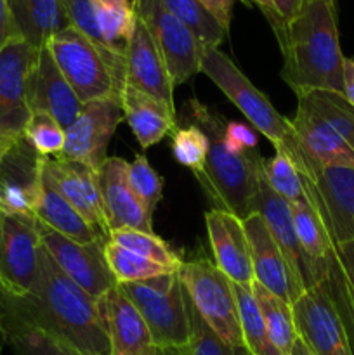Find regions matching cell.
Listing matches in <instances>:
<instances>
[{
	"label": "cell",
	"mask_w": 354,
	"mask_h": 355,
	"mask_svg": "<svg viewBox=\"0 0 354 355\" xmlns=\"http://www.w3.org/2000/svg\"><path fill=\"white\" fill-rule=\"evenodd\" d=\"M110 241L132 253L144 257V259L158 262L170 269L179 270L184 260L179 253L172 250L169 243L163 241L155 232H142L137 229H117L110 232Z\"/></svg>",
	"instance_id": "35"
},
{
	"label": "cell",
	"mask_w": 354,
	"mask_h": 355,
	"mask_svg": "<svg viewBox=\"0 0 354 355\" xmlns=\"http://www.w3.org/2000/svg\"><path fill=\"white\" fill-rule=\"evenodd\" d=\"M290 355H314V354H312L311 350L307 349V345H305V343L302 342V340L297 336V340H295L294 347H292Z\"/></svg>",
	"instance_id": "52"
},
{
	"label": "cell",
	"mask_w": 354,
	"mask_h": 355,
	"mask_svg": "<svg viewBox=\"0 0 354 355\" xmlns=\"http://www.w3.org/2000/svg\"><path fill=\"white\" fill-rule=\"evenodd\" d=\"M250 288H252L253 298H255V304L259 307L260 315H262L267 333H269L271 342L274 343V347L281 355H290L292 347L297 340L292 305L271 293L257 281H252Z\"/></svg>",
	"instance_id": "28"
},
{
	"label": "cell",
	"mask_w": 354,
	"mask_h": 355,
	"mask_svg": "<svg viewBox=\"0 0 354 355\" xmlns=\"http://www.w3.org/2000/svg\"><path fill=\"white\" fill-rule=\"evenodd\" d=\"M205 222L215 266L235 284H252V253L242 218L229 211L214 208L207 211Z\"/></svg>",
	"instance_id": "23"
},
{
	"label": "cell",
	"mask_w": 354,
	"mask_h": 355,
	"mask_svg": "<svg viewBox=\"0 0 354 355\" xmlns=\"http://www.w3.org/2000/svg\"><path fill=\"white\" fill-rule=\"evenodd\" d=\"M187 318H189V343H187V355H246L245 347L236 349L228 345L207 322L203 321L198 311L194 309L189 295L184 290Z\"/></svg>",
	"instance_id": "37"
},
{
	"label": "cell",
	"mask_w": 354,
	"mask_h": 355,
	"mask_svg": "<svg viewBox=\"0 0 354 355\" xmlns=\"http://www.w3.org/2000/svg\"><path fill=\"white\" fill-rule=\"evenodd\" d=\"M44 156L26 139L10 146L0 162V210L35 217L42 189Z\"/></svg>",
	"instance_id": "16"
},
{
	"label": "cell",
	"mask_w": 354,
	"mask_h": 355,
	"mask_svg": "<svg viewBox=\"0 0 354 355\" xmlns=\"http://www.w3.org/2000/svg\"><path fill=\"white\" fill-rule=\"evenodd\" d=\"M208 10H210L212 16L229 31L233 19V3L235 0H200Z\"/></svg>",
	"instance_id": "46"
},
{
	"label": "cell",
	"mask_w": 354,
	"mask_h": 355,
	"mask_svg": "<svg viewBox=\"0 0 354 355\" xmlns=\"http://www.w3.org/2000/svg\"><path fill=\"white\" fill-rule=\"evenodd\" d=\"M35 218L51 227L52 231L76 243H97L110 239V236L103 234L99 229L89 224L59 194V191L52 186L49 177L44 173V165H42V189L35 208Z\"/></svg>",
	"instance_id": "25"
},
{
	"label": "cell",
	"mask_w": 354,
	"mask_h": 355,
	"mask_svg": "<svg viewBox=\"0 0 354 355\" xmlns=\"http://www.w3.org/2000/svg\"><path fill=\"white\" fill-rule=\"evenodd\" d=\"M224 142L233 151H245V149H255L257 139L255 134L245 125L238 121H228L224 130Z\"/></svg>",
	"instance_id": "43"
},
{
	"label": "cell",
	"mask_w": 354,
	"mask_h": 355,
	"mask_svg": "<svg viewBox=\"0 0 354 355\" xmlns=\"http://www.w3.org/2000/svg\"><path fill=\"white\" fill-rule=\"evenodd\" d=\"M179 277L203 321L228 345L245 347L235 286L215 262L207 257L187 260L180 266Z\"/></svg>",
	"instance_id": "7"
},
{
	"label": "cell",
	"mask_w": 354,
	"mask_h": 355,
	"mask_svg": "<svg viewBox=\"0 0 354 355\" xmlns=\"http://www.w3.org/2000/svg\"><path fill=\"white\" fill-rule=\"evenodd\" d=\"M40 49L14 37L0 51V132L10 141L24 137L31 116L28 106V78Z\"/></svg>",
	"instance_id": "11"
},
{
	"label": "cell",
	"mask_w": 354,
	"mask_h": 355,
	"mask_svg": "<svg viewBox=\"0 0 354 355\" xmlns=\"http://www.w3.org/2000/svg\"><path fill=\"white\" fill-rule=\"evenodd\" d=\"M56 64L83 104L120 99L125 87V58L101 45L76 28L68 26L49 40Z\"/></svg>",
	"instance_id": "4"
},
{
	"label": "cell",
	"mask_w": 354,
	"mask_h": 355,
	"mask_svg": "<svg viewBox=\"0 0 354 355\" xmlns=\"http://www.w3.org/2000/svg\"><path fill=\"white\" fill-rule=\"evenodd\" d=\"M44 173L89 224L110 236L99 189V170L76 159L44 158Z\"/></svg>",
	"instance_id": "17"
},
{
	"label": "cell",
	"mask_w": 354,
	"mask_h": 355,
	"mask_svg": "<svg viewBox=\"0 0 354 355\" xmlns=\"http://www.w3.org/2000/svg\"><path fill=\"white\" fill-rule=\"evenodd\" d=\"M127 170L128 163L118 156H108L99 168V189L108 229L110 232L125 227L153 232V214L128 186Z\"/></svg>",
	"instance_id": "20"
},
{
	"label": "cell",
	"mask_w": 354,
	"mask_h": 355,
	"mask_svg": "<svg viewBox=\"0 0 354 355\" xmlns=\"http://www.w3.org/2000/svg\"><path fill=\"white\" fill-rule=\"evenodd\" d=\"M243 2H250V3H253V6L259 7L260 12L264 14V17L267 19V23H269L271 28H273L274 35H276L278 44L280 45L283 44L285 33H287V26H285L283 19H281L280 14H278L273 0H243Z\"/></svg>",
	"instance_id": "44"
},
{
	"label": "cell",
	"mask_w": 354,
	"mask_h": 355,
	"mask_svg": "<svg viewBox=\"0 0 354 355\" xmlns=\"http://www.w3.org/2000/svg\"><path fill=\"white\" fill-rule=\"evenodd\" d=\"M243 225L250 241L253 281L262 284L266 290L280 297L288 305H294L295 300L305 291L304 284L271 236L262 215L259 211L252 214L243 220Z\"/></svg>",
	"instance_id": "15"
},
{
	"label": "cell",
	"mask_w": 354,
	"mask_h": 355,
	"mask_svg": "<svg viewBox=\"0 0 354 355\" xmlns=\"http://www.w3.org/2000/svg\"><path fill=\"white\" fill-rule=\"evenodd\" d=\"M246 355H250V354H246Z\"/></svg>",
	"instance_id": "54"
},
{
	"label": "cell",
	"mask_w": 354,
	"mask_h": 355,
	"mask_svg": "<svg viewBox=\"0 0 354 355\" xmlns=\"http://www.w3.org/2000/svg\"><path fill=\"white\" fill-rule=\"evenodd\" d=\"M233 286H235L236 300H238L243 345H245L246 352L250 355H281L274 343L271 342L250 284L233 283Z\"/></svg>",
	"instance_id": "33"
},
{
	"label": "cell",
	"mask_w": 354,
	"mask_h": 355,
	"mask_svg": "<svg viewBox=\"0 0 354 355\" xmlns=\"http://www.w3.org/2000/svg\"><path fill=\"white\" fill-rule=\"evenodd\" d=\"M297 336L314 355H351L346 331L326 279L307 288L292 305Z\"/></svg>",
	"instance_id": "13"
},
{
	"label": "cell",
	"mask_w": 354,
	"mask_h": 355,
	"mask_svg": "<svg viewBox=\"0 0 354 355\" xmlns=\"http://www.w3.org/2000/svg\"><path fill=\"white\" fill-rule=\"evenodd\" d=\"M281 78L295 94L332 90L344 96V58L337 26V0H304L288 23Z\"/></svg>",
	"instance_id": "2"
},
{
	"label": "cell",
	"mask_w": 354,
	"mask_h": 355,
	"mask_svg": "<svg viewBox=\"0 0 354 355\" xmlns=\"http://www.w3.org/2000/svg\"><path fill=\"white\" fill-rule=\"evenodd\" d=\"M274 151V158L262 162V177L267 186L290 205L312 203L307 184L298 172L294 158L283 146H276Z\"/></svg>",
	"instance_id": "30"
},
{
	"label": "cell",
	"mask_w": 354,
	"mask_h": 355,
	"mask_svg": "<svg viewBox=\"0 0 354 355\" xmlns=\"http://www.w3.org/2000/svg\"><path fill=\"white\" fill-rule=\"evenodd\" d=\"M273 3L276 7L280 17L283 19L285 26H288V23L298 14L304 0H273Z\"/></svg>",
	"instance_id": "49"
},
{
	"label": "cell",
	"mask_w": 354,
	"mask_h": 355,
	"mask_svg": "<svg viewBox=\"0 0 354 355\" xmlns=\"http://www.w3.org/2000/svg\"><path fill=\"white\" fill-rule=\"evenodd\" d=\"M330 297L337 309L340 321H342L344 331H346L347 345L351 355H354V290L340 266L337 253L333 252L332 260L328 266V276H326Z\"/></svg>",
	"instance_id": "38"
},
{
	"label": "cell",
	"mask_w": 354,
	"mask_h": 355,
	"mask_svg": "<svg viewBox=\"0 0 354 355\" xmlns=\"http://www.w3.org/2000/svg\"><path fill=\"white\" fill-rule=\"evenodd\" d=\"M10 319H12V295L0 283V355L7 347Z\"/></svg>",
	"instance_id": "45"
},
{
	"label": "cell",
	"mask_w": 354,
	"mask_h": 355,
	"mask_svg": "<svg viewBox=\"0 0 354 355\" xmlns=\"http://www.w3.org/2000/svg\"><path fill=\"white\" fill-rule=\"evenodd\" d=\"M200 73H205L229 101L243 113L257 132L273 144L287 142L292 135V120L278 113L266 96L246 78L242 69L219 49L201 51Z\"/></svg>",
	"instance_id": "6"
},
{
	"label": "cell",
	"mask_w": 354,
	"mask_h": 355,
	"mask_svg": "<svg viewBox=\"0 0 354 355\" xmlns=\"http://www.w3.org/2000/svg\"><path fill=\"white\" fill-rule=\"evenodd\" d=\"M156 355H187V347H158Z\"/></svg>",
	"instance_id": "51"
},
{
	"label": "cell",
	"mask_w": 354,
	"mask_h": 355,
	"mask_svg": "<svg viewBox=\"0 0 354 355\" xmlns=\"http://www.w3.org/2000/svg\"><path fill=\"white\" fill-rule=\"evenodd\" d=\"M7 345L14 355H83L28 322L21 321L14 314L9 324Z\"/></svg>",
	"instance_id": "36"
},
{
	"label": "cell",
	"mask_w": 354,
	"mask_h": 355,
	"mask_svg": "<svg viewBox=\"0 0 354 355\" xmlns=\"http://www.w3.org/2000/svg\"><path fill=\"white\" fill-rule=\"evenodd\" d=\"M16 35L42 49L69 26L61 0H7Z\"/></svg>",
	"instance_id": "26"
},
{
	"label": "cell",
	"mask_w": 354,
	"mask_h": 355,
	"mask_svg": "<svg viewBox=\"0 0 354 355\" xmlns=\"http://www.w3.org/2000/svg\"><path fill=\"white\" fill-rule=\"evenodd\" d=\"M104 44L115 54L124 55L135 24V10L130 0H90Z\"/></svg>",
	"instance_id": "29"
},
{
	"label": "cell",
	"mask_w": 354,
	"mask_h": 355,
	"mask_svg": "<svg viewBox=\"0 0 354 355\" xmlns=\"http://www.w3.org/2000/svg\"><path fill=\"white\" fill-rule=\"evenodd\" d=\"M101 319L110 340L111 355H156L149 329L137 309L125 297L120 286L111 288L97 298Z\"/></svg>",
	"instance_id": "21"
},
{
	"label": "cell",
	"mask_w": 354,
	"mask_h": 355,
	"mask_svg": "<svg viewBox=\"0 0 354 355\" xmlns=\"http://www.w3.org/2000/svg\"><path fill=\"white\" fill-rule=\"evenodd\" d=\"M333 246L354 241V168H298Z\"/></svg>",
	"instance_id": "12"
},
{
	"label": "cell",
	"mask_w": 354,
	"mask_h": 355,
	"mask_svg": "<svg viewBox=\"0 0 354 355\" xmlns=\"http://www.w3.org/2000/svg\"><path fill=\"white\" fill-rule=\"evenodd\" d=\"M17 37L16 30H14L12 17H10L9 7H7V0H0V51L3 45L9 40Z\"/></svg>",
	"instance_id": "48"
},
{
	"label": "cell",
	"mask_w": 354,
	"mask_h": 355,
	"mask_svg": "<svg viewBox=\"0 0 354 355\" xmlns=\"http://www.w3.org/2000/svg\"><path fill=\"white\" fill-rule=\"evenodd\" d=\"M26 97L31 113L49 114L65 130L76 120L83 107V103L56 64L47 45L40 49L37 64L31 69Z\"/></svg>",
	"instance_id": "18"
},
{
	"label": "cell",
	"mask_w": 354,
	"mask_h": 355,
	"mask_svg": "<svg viewBox=\"0 0 354 355\" xmlns=\"http://www.w3.org/2000/svg\"><path fill=\"white\" fill-rule=\"evenodd\" d=\"M37 231L42 248L51 255L56 266L90 297L97 300L111 288L118 286L117 277L111 272L104 253L110 239L97 243H76L52 231L40 220H37Z\"/></svg>",
	"instance_id": "9"
},
{
	"label": "cell",
	"mask_w": 354,
	"mask_h": 355,
	"mask_svg": "<svg viewBox=\"0 0 354 355\" xmlns=\"http://www.w3.org/2000/svg\"><path fill=\"white\" fill-rule=\"evenodd\" d=\"M127 179L135 196L142 201L149 214H153L163 196V182L144 155H137L134 162L128 163Z\"/></svg>",
	"instance_id": "41"
},
{
	"label": "cell",
	"mask_w": 354,
	"mask_h": 355,
	"mask_svg": "<svg viewBox=\"0 0 354 355\" xmlns=\"http://www.w3.org/2000/svg\"><path fill=\"white\" fill-rule=\"evenodd\" d=\"M118 286L144 319L156 347H187L189 318L179 270L155 279L121 283Z\"/></svg>",
	"instance_id": "5"
},
{
	"label": "cell",
	"mask_w": 354,
	"mask_h": 355,
	"mask_svg": "<svg viewBox=\"0 0 354 355\" xmlns=\"http://www.w3.org/2000/svg\"><path fill=\"white\" fill-rule=\"evenodd\" d=\"M290 207L292 214H294L295 231H297V238L302 250L311 259L316 269L326 277L335 246H333L332 238L326 231L321 215L312 203H295Z\"/></svg>",
	"instance_id": "27"
},
{
	"label": "cell",
	"mask_w": 354,
	"mask_h": 355,
	"mask_svg": "<svg viewBox=\"0 0 354 355\" xmlns=\"http://www.w3.org/2000/svg\"><path fill=\"white\" fill-rule=\"evenodd\" d=\"M257 211L262 215L271 236H273L274 241L278 243L281 252L285 253V257H287V260L290 262V266L294 267L297 276L301 277L302 284H304V290L323 283L326 277L316 269V266L311 262V259L305 255L301 243H298L290 203L285 201L283 198L278 196V194L267 186L264 177H260L259 208H257Z\"/></svg>",
	"instance_id": "22"
},
{
	"label": "cell",
	"mask_w": 354,
	"mask_h": 355,
	"mask_svg": "<svg viewBox=\"0 0 354 355\" xmlns=\"http://www.w3.org/2000/svg\"><path fill=\"white\" fill-rule=\"evenodd\" d=\"M124 118L120 99H101L83 104L76 120L66 128L61 158L76 159L99 170L106 162V149Z\"/></svg>",
	"instance_id": "14"
},
{
	"label": "cell",
	"mask_w": 354,
	"mask_h": 355,
	"mask_svg": "<svg viewBox=\"0 0 354 355\" xmlns=\"http://www.w3.org/2000/svg\"><path fill=\"white\" fill-rule=\"evenodd\" d=\"M297 103L304 104L332 125L354 149V106L342 94L332 90H309L297 94Z\"/></svg>",
	"instance_id": "32"
},
{
	"label": "cell",
	"mask_w": 354,
	"mask_h": 355,
	"mask_svg": "<svg viewBox=\"0 0 354 355\" xmlns=\"http://www.w3.org/2000/svg\"><path fill=\"white\" fill-rule=\"evenodd\" d=\"M37 218L0 210V283L12 297L31 291L38 274Z\"/></svg>",
	"instance_id": "10"
},
{
	"label": "cell",
	"mask_w": 354,
	"mask_h": 355,
	"mask_svg": "<svg viewBox=\"0 0 354 355\" xmlns=\"http://www.w3.org/2000/svg\"><path fill=\"white\" fill-rule=\"evenodd\" d=\"M124 118L142 149L158 144L177 127V113L149 94L125 85L121 90Z\"/></svg>",
	"instance_id": "24"
},
{
	"label": "cell",
	"mask_w": 354,
	"mask_h": 355,
	"mask_svg": "<svg viewBox=\"0 0 354 355\" xmlns=\"http://www.w3.org/2000/svg\"><path fill=\"white\" fill-rule=\"evenodd\" d=\"M14 142H16V141H10L9 137H6V135H3L2 132H0V162H2L3 156H6V153L9 151L10 146H12Z\"/></svg>",
	"instance_id": "53"
},
{
	"label": "cell",
	"mask_w": 354,
	"mask_h": 355,
	"mask_svg": "<svg viewBox=\"0 0 354 355\" xmlns=\"http://www.w3.org/2000/svg\"><path fill=\"white\" fill-rule=\"evenodd\" d=\"M132 6L155 40L174 87L183 85L200 73L203 47L160 0H132Z\"/></svg>",
	"instance_id": "8"
},
{
	"label": "cell",
	"mask_w": 354,
	"mask_h": 355,
	"mask_svg": "<svg viewBox=\"0 0 354 355\" xmlns=\"http://www.w3.org/2000/svg\"><path fill=\"white\" fill-rule=\"evenodd\" d=\"M61 3L66 17H68L69 26L82 31V33L85 35V37H89L94 44L108 49L103 37H101L99 28H97L96 17H94L92 2H90V0H61ZM108 51H110V49H108Z\"/></svg>",
	"instance_id": "42"
},
{
	"label": "cell",
	"mask_w": 354,
	"mask_h": 355,
	"mask_svg": "<svg viewBox=\"0 0 354 355\" xmlns=\"http://www.w3.org/2000/svg\"><path fill=\"white\" fill-rule=\"evenodd\" d=\"M170 14L193 33L203 49H219L228 30L215 19L200 0H160Z\"/></svg>",
	"instance_id": "31"
},
{
	"label": "cell",
	"mask_w": 354,
	"mask_h": 355,
	"mask_svg": "<svg viewBox=\"0 0 354 355\" xmlns=\"http://www.w3.org/2000/svg\"><path fill=\"white\" fill-rule=\"evenodd\" d=\"M172 153L180 165L189 168L196 175L203 170L207 159L208 137L200 127L193 123L176 127V130L172 132Z\"/></svg>",
	"instance_id": "39"
},
{
	"label": "cell",
	"mask_w": 354,
	"mask_h": 355,
	"mask_svg": "<svg viewBox=\"0 0 354 355\" xmlns=\"http://www.w3.org/2000/svg\"><path fill=\"white\" fill-rule=\"evenodd\" d=\"M125 85L156 97L177 113L169 69L155 40L137 16L125 49Z\"/></svg>",
	"instance_id": "19"
},
{
	"label": "cell",
	"mask_w": 354,
	"mask_h": 355,
	"mask_svg": "<svg viewBox=\"0 0 354 355\" xmlns=\"http://www.w3.org/2000/svg\"><path fill=\"white\" fill-rule=\"evenodd\" d=\"M12 314L80 354L111 355L97 300L73 283L44 248L37 281L28 295L12 297Z\"/></svg>",
	"instance_id": "1"
},
{
	"label": "cell",
	"mask_w": 354,
	"mask_h": 355,
	"mask_svg": "<svg viewBox=\"0 0 354 355\" xmlns=\"http://www.w3.org/2000/svg\"><path fill=\"white\" fill-rule=\"evenodd\" d=\"M24 139L44 158H58L65 148L66 130L49 114L31 113L24 128Z\"/></svg>",
	"instance_id": "40"
},
{
	"label": "cell",
	"mask_w": 354,
	"mask_h": 355,
	"mask_svg": "<svg viewBox=\"0 0 354 355\" xmlns=\"http://www.w3.org/2000/svg\"><path fill=\"white\" fill-rule=\"evenodd\" d=\"M335 253L344 272H346L347 279H349L351 286L354 290V241L335 246Z\"/></svg>",
	"instance_id": "47"
},
{
	"label": "cell",
	"mask_w": 354,
	"mask_h": 355,
	"mask_svg": "<svg viewBox=\"0 0 354 355\" xmlns=\"http://www.w3.org/2000/svg\"><path fill=\"white\" fill-rule=\"evenodd\" d=\"M180 118L200 127L208 137V153L196 180L217 210L229 211L245 220L259 208V184L262 162L255 149L233 151L224 142V118L198 99L184 104Z\"/></svg>",
	"instance_id": "3"
},
{
	"label": "cell",
	"mask_w": 354,
	"mask_h": 355,
	"mask_svg": "<svg viewBox=\"0 0 354 355\" xmlns=\"http://www.w3.org/2000/svg\"><path fill=\"white\" fill-rule=\"evenodd\" d=\"M344 97L354 106V59L344 61Z\"/></svg>",
	"instance_id": "50"
},
{
	"label": "cell",
	"mask_w": 354,
	"mask_h": 355,
	"mask_svg": "<svg viewBox=\"0 0 354 355\" xmlns=\"http://www.w3.org/2000/svg\"><path fill=\"white\" fill-rule=\"evenodd\" d=\"M104 253H106L108 266H110L113 276L117 277L118 284L139 283V281H149L155 279V277L177 272L176 269H170V267L162 266V263L144 259V257L128 252V250L121 248V246L115 245L111 241L106 243Z\"/></svg>",
	"instance_id": "34"
}]
</instances>
